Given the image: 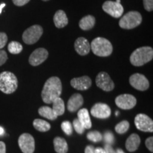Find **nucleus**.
I'll return each mask as SVG.
<instances>
[{
    "mask_svg": "<svg viewBox=\"0 0 153 153\" xmlns=\"http://www.w3.org/2000/svg\"><path fill=\"white\" fill-rule=\"evenodd\" d=\"M13 3L18 7H22L30 1V0H12Z\"/></svg>",
    "mask_w": 153,
    "mask_h": 153,
    "instance_id": "c9c22d12",
    "label": "nucleus"
},
{
    "mask_svg": "<svg viewBox=\"0 0 153 153\" xmlns=\"http://www.w3.org/2000/svg\"><path fill=\"white\" fill-rule=\"evenodd\" d=\"M38 114L40 116L51 120H55L57 118V116L53 111V108L48 106H41L38 109Z\"/></svg>",
    "mask_w": 153,
    "mask_h": 153,
    "instance_id": "b1692460",
    "label": "nucleus"
},
{
    "mask_svg": "<svg viewBox=\"0 0 153 153\" xmlns=\"http://www.w3.org/2000/svg\"><path fill=\"white\" fill-rule=\"evenodd\" d=\"M85 153H95L94 152V148L93 146H91V145H88V146L86 147Z\"/></svg>",
    "mask_w": 153,
    "mask_h": 153,
    "instance_id": "4c0bfd02",
    "label": "nucleus"
},
{
    "mask_svg": "<svg viewBox=\"0 0 153 153\" xmlns=\"http://www.w3.org/2000/svg\"><path fill=\"white\" fill-rule=\"evenodd\" d=\"M153 58V49L149 46L139 48L134 51L130 57V61L133 66L140 67L150 62Z\"/></svg>",
    "mask_w": 153,
    "mask_h": 153,
    "instance_id": "f03ea898",
    "label": "nucleus"
},
{
    "mask_svg": "<svg viewBox=\"0 0 153 153\" xmlns=\"http://www.w3.org/2000/svg\"><path fill=\"white\" fill-rule=\"evenodd\" d=\"M135 125L139 131L150 133L153 132L152 120L144 114H139L135 116Z\"/></svg>",
    "mask_w": 153,
    "mask_h": 153,
    "instance_id": "6e6552de",
    "label": "nucleus"
},
{
    "mask_svg": "<svg viewBox=\"0 0 153 153\" xmlns=\"http://www.w3.org/2000/svg\"><path fill=\"white\" fill-rule=\"evenodd\" d=\"M23 46L20 43L16 41H11L8 45V51L11 54H19L22 51Z\"/></svg>",
    "mask_w": 153,
    "mask_h": 153,
    "instance_id": "a878e982",
    "label": "nucleus"
},
{
    "mask_svg": "<svg viewBox=\"0 0 153 153\" xmlns=\"http://www.w3.org/2000/svg\"><path fill=\"white\" fill-rule=\"evenodd\" d=\"M61 128H62L63 132L68 135H71L72 134V126L69 121H64L61 124Z\"/></svg>",
    "mask_w": 153,
    "mask_h": 153,
    "instance_id": "c85d7f7f",
    "label": "nucleus"
},
{
    "mask_svg": "<svg viewBox=\"0 0 153 153\" xmlns=\"http://www.w3.org/2000/svg\"><path fill=\"white\" fill-rule=\"evenodd\" d=\"M104 150L106 151V153H116V151H115L114 150V148L111 147V145H108V144L105 145Z\"/></svg>",
    "mask_w": 153,
    "mask_h": 153,
    "instance_id": "e433bc0d",
    "label": "nucleus"
},
{
    "mask_svg": "<svg viewBox=\"0 0 153 153\" xmlns=\"http://www.w3.org/2000/svg\"><path fill=\"white\" fill-rule=\"evenodd\" d=\"M0 153H6V145L2 141H0Z\"/></svg>",
    "mask_w": 153,
    "mask_h": 153,
    "instance_id": "58836bf2",
    "label": "nucleus"
},
{
    "mask_svg": "<svg viewBox=\"0 0 153 153\" xmlns=\"http://www.w3.org/2000/svg\"><path fill=\"white\" fill-rule=\"evenodd\" d=\"M116 153H125V152H123V150H120V149H118V150H116Z\"/></svg>",
    "mask_w": 153,
    "mask_h": 153,
    "instance_id": "37998d69",
    "label": "nucleus"
},
{
    "mask_svg": "<svg viewBox=\"0 0 153 153\" xmlns=\"http://www.w3.org/2000/svg\"><path fill=\"white\" fill-rule=\"evenodd\" d=\"M48 57V52L43 48H37L31 53L29 57V63L32 66H38L45 61Z\"/></svg>",
    "mask_w": 153,
    "mask_h": 153,
    "instance_id": "4468645a",
    "label": "nucleus"
},
{
    "mask_svg": "<svg viewBox=\"0 0 153 153\" xmlns=\"http://www.w3.org/2000/svg\"><path fill=\"white\" fill-rule=\"evenodd\" d=\"M78 120L85 129H90L91 128V121L89 112L87 108H82L78 111Z\"/></svg>",
    "mask_w": 153,
    "mask_h": 153,
    "instance_id": "aec40b11",
    "label": "nucleus"
},
{
    "mask_svg": "<svg viewBox=\"0 0 153 153\" xmlns=\"http://www.w3.org/2000/svg\"><path fill=\"white\" fill-rule=\"evenodd\" d=\"M96 84L98 87L105 91H111L114 89V83L108 73L101 72L96 77Z\"/></svg>",
    "mask_w": 153,
    "mask_h": 153,
    "instance_id": "9d476101",
    "label": "nucleus"
},
{
    "mask_svg": "<svg viewBox=\"0 0 153 153\" xmlns=\"http://www.w3.org/2000/svg\"><path fill=\"white\" fill-rule=\"evenodd\" d=\"M140 144V138L137 134L133 133L131 134L128 137L126 142V148L129 152H134L137 150Z\"/></svg>",
    "mask_w": 153,
    "mask_h": 153,
    "instance_id": "6ab92c4d",
    "label": "nucleus"
},
{
    "mask_svg": "<svg viewBox=\"0 0 153 153\" xmlns=\"http://www.w3.org/2000/svg\"><path fill=\"white\" fill-rule=\"evenodd\" d=\"M111 111L110 107L103 103H97L91 108V114L94 117L97 118H101V119L108 118L111 116Z\"/></svg>",
    "mask_w": 153,
    "mask_h": 153,
    "instance_id": "ddd939ff",
    "label": "nucleus"
},
{
    "mask_svg": "<svg viewBox=\"0 0 153 153\" xmlns=\"http://www.w3.org/2000/svg\"><path fill=\"white\" fill-rule=\"evenodd\" d=\"M18 87V79L14 74L10 72L0 73V90L3 93H14Z\"/></svg>",
    "mask_w": 153,
    "mask_h": 153,
    "instance_id": "20e7f679",
    "label": "nucleus"
},
{
    "mask_svg": "<svg viewBox=\"0 0 153 153\" xmlns=\"http://www.w3.org/2000/svg\"><path fill=\"white\" fill-rule=\"evenodd\" d=\"M129 126L130 124L127 120H123V121L120 122L119 123H118L116 126L115 131H116V133L119 134H123L128 131V130L129 128Z\"/></svg>",
    "mask_w": 153,
    "mask_h": 153,
    "instance_id": "bb28decb",
    "label": "nucleus"
},
{
    "mask_svg": "<svg viewBox=\"0 0 153 153\" xmlns=\"http://www.w3.org/2000/svg\"><path fill=\"white\" fill-rule=\"evenodd\" d=\"M87 137L88 140H89L92 141V142H94V143L99 142V141H101L103 138L102 135H101L99 131H91V132H89V133H88Z\"/></svg>",
    "mask_w": 153,
    "mask_h": 153,
    "instance_id": "cd10ccee",
    "label": "nucleus"
},
{
    "mask_svg": "<svg viewBox=\"0 0 153 153\" xmlns=\"http://www.w3.org/2000/svg\"><path fill=\"white\" fill-rule=\"evenodd\" d=\"M4 133V128L0 126V135H2Z\"/></svg>",
    "mask_w": 153,
    "mask_h": 153,
    "instance_id": "79ce46f5",
    "label": "nucleus"
},
{
    "mask_svg": "<svg viewBox=\"0 0 153 153\" xmlns=\"http://www.w3.org/2000/svg\"><path fill=\"white\" fill-rule=\"evenodd\" d=\"M73 126L74 130H75V131L77 133L82 134L85 132V128H84V126L82 125V123H80L79 120L78 119H74L73 120Z\"/></svg>",
    "mask_w": 153,
    "mask_h": 153,
    "instance_id": "c756f323",
    "label": "nucleus"
},
{
    "mask_svg": "<svg viewBox=\"0 0 153 153\" xmlns=\"http://www.w3.org/2000/svg\"><path fill=\"white\" fill-rule=\"evenodd\" d=\"M42 1H49V0H42Z\"/></svg>",
    "mask_w": 153,
    "mask_h": 153,
    "instance_id": "a18cd8bd",
    "label": "nucleus"
},
{
    "mask_svg": "<svg viewBox=\"0 0 153 153\" xmlns=\"http://www.w3.org/2000/svg\"><path fill=\"white\" fill-rule=\"evenodd\" d=\"M53 110L55 114L57 116H62V115L65 113V104L64 101L60 97L55 99L54 101H53Z\"/></svg>",
    "mask_w": 153,
    "mask_h": 153,
    "instance_id": "5701e85b",
    "label": "nucleus"
},
{
    "mask_svg": "<svg viewBox=\"0 0 153 153\" xmlns=\"http://www.w3.org/2000/svg\"><path fill=\"white\" fill-rule=\"evenodd\" d=\"M7 40H8V38H7V34L3 32H0V49L3 48L5 46L7 43Z\"/></svg>",
    "mask_w": 153,
    "mask_h": 153,
    "instance_id": "2f4dec72",
    "label": "nucleus"
},
{
    "mask_svg": "<svg viewBox=\"0 0 153 153\" xmlns=\"http://www.w3.org/2000/svg\"><path fill=\"white\" fill-rule=\"evenodd\" d=\"M129 82L131 85L139 91H145L149 88L150 83L148 79L142 74L135 73L130 76Z\"/></svg>",
    "mask_w": 153,
    "mask_h": 153,
    "instance_id": "f8f14e48",
    "label": "nucleus"
},
{
    "mask_svg": "<svg viewBox=\"0 0 153 153\" xmlns=\"http://www.w3.org/2000/svg\"><path fill=\"white\" fill-rule=\"evenodd\" d=\"M94 152L95 153H106V151L104 150V149H102L101 148H97L94 149Z\"/></svg>",
    "mask_w": 153,
    "mask_h": 153,
    "instance_id": "ea45409f",
    "label": "nucleus"
},
{
    "mask_svg": "<svg viewBox=\"0 0 153 153\" xmlns=\"http://www.w3.org/2000/svg\"><path fill=\"white\" fill-rule=\"evenodd\" d=\"M43 29L39 25H33L28 28L24 32L22 36V39L26 44L32 45L36 43L41 36L43 35Z\"/></svg>",
    "mask_w": 153,
    "mask_h": 153,
    "instance_id": "423d86ee",
    "label": "nucleus"
},
{
    "mask_svg": "<svg viewBox=\"0 0 153 153\" xmlns=\"http://www.w3.org/2000/svg\"><path fill=\"white\" fill-rule=\"evenodd\" d=\"M18 143L23 153H33L35 151V140L30 134L24 133L21 135Z\"/></svg>",
    "mask_w": 153,
    "mask_h": 153,
    "instance_id": "0eeeda50",
    "label": "nucleus"
},
{
    "mask_svg": "<svg viewBox=\"0 0 153 153\" xmlns=\"http://www.w3.org/2000/svg\"><path fill=\"white\" fill-rule=\"evenodd\" d=\"M143 5L145 10L152 11L153 9V0H143Z\"/></svg>",
    "mask_w": 153,
    "mask_h": 153,
    "instance_id": "473e14b6",
    "label": "nucleus"
},
{
    "mask_svg": "<svg viewBox=\"0 0 153 153\" xmlns=\"http://www.w3.org/2000/svg\"><path fill=\"white\" fill-rule=\"evenodd\" d=\"M145 145L150 152H153V137H150L145 140Z\"/></svg>",
    "mask_w": 153,
    "mask_h": 153,
    "instance_id": "f704fd0d",
    "label": "nucleus"
},
{
    "mask_svg": "<svg viewBox=\"0 0 153 153\" xmlns=\"http://www.w3.org/2000/svg\"><path fill=\"white\" fill-rule=\"evenodd\" d=\"M84 104V99L80 94H74L68 101V109L70 112H75Z\"/></svg>",
    "mask_w": 153,
    "mask_h": 153,
    "instance_id": "f3484780",
    "label": "nucleus"
},
{
    "mask_svg": "<svg viewBox=\"0 0 153 153\" xmlns=\"http://www.w3.org/2000/svg\"><path fill=\"white\" fill-rule=\"evenodd\" d=\"M93 53L99 57H108L111 55L113 46L111 42L102 37L96 38L90 44Z\"/></svg>",
    "mask_w": 153,
    "mask_h": 153,
    "instance_id": "7ed1b4c3",
    "label": "nucleus"
},
{
    "mask_svg": "<svg viewBox=\"0 0 153 153\" xmlns=\"http://www.w3.org/2000/svg\"><path fill=\"white\" fill-rule=\"evenodd\" d=\"M104 137L105 142H106L107 144L111 145L113 143H114L115 138L114 136V134H113L111 132L106 131V133H104Z\"/></svg>",
    "mask_w": 153,
    "mask_h": 153,
    "instance_id": "7c9ffc66",
    "label": "nucleus"
},
{
    "mask_svg": "<svg viewBox=\"0 0 153 153\" xmlns=\"http://www.w3.org/2000/svg\"><path fill=\"white\" fill-rule=\"evenodd\" d=\"M55 150L57 153H67L68 151V145L66 140L60 137H56L53 140Z\"/></svg>",
    "mask_w": 153,
    "mask_h": 153,
    "instance_id": "412c9836",
    "label": "nucleus"
},
{
    "mask_svg": "<svg viewBox=\"0 0 153 153\" xmlns=\"http://www.w3.org/2000/svg\"><path fill=\"white\" fill-rule=\"evenodd\" d=\"M74 49L78 54L82 56H85L90 52V44L85 38H78L74 42Z\"/></svg>",
    "mask_w": 153,
    "mask_h": 153,
    "instance_id": "dca6fc26",
    "label": "nucleus"
},
{
    "mask_svg": "<svg viewBox=\"0 0 153 153\" xmlns=\"http://www.w3.org/2000/svg\"><path fill=\"white\" fill-rule=\"evenodd\" d=\"M142 20V16L138 11H129L120 19L119 26L123 29H133L138 26Z\"/></svg>",
    "mask_w": 153,
    "mask_h": 153,
    "instance_id": "39448f33",
    "label": "nucleus"
},
{
    "mask_svg": "<svg viewBox=\"0 0 153 153\" xmlns=\"http://www.w3.org/2000/svg\"><path fill=\"white\" fill-rule=\"evenodd\" d=\"M91 79L88 76H82L80 77L74 78L70 82V85L74 89L80 91L87 90L91 86Z\"/></svg>",
    "mask_w": 153,
    "mask_h": 153,
    "instance_id": "2eb2a0df",
    "label": "nucleus"
},
{
    "mask_svg": "<svg viewBox=\"0 0 153 153\" xmlns=\"http://www.w3.org/2000/svg\"><path fill=\"white\" fill-rule=\"evenodd\" d=\"M102 9L105 12L114 18H119L123 13V6L117 1H105L102 5Z\"/></svg>",
    "mask_w": 153,
    "mask_h": 153,
    "instance_id": "9b49d317",
    "label": "nucleus"
},
{
    "mask_svg": "<svg viewBox=\"0 0 153 153\" xmlns=\"http://www.w3.org/2000/svg\"><path fill=\"white\" fill-rule=\"evenodd\" d=\"M116 106L124 110L133 108L137 104V100L134 96L131 94H121L118 96L115 99Z\"/></svg>",
    "mask_w": 153,
    "mask_h": 153,
    "instance_id": "1a4fd4ad",
    "label": "nucleus"
},
{
    "mask_svg": "<svg viewBox=\"0 0 153 153\" xmlns=\"http://www.w3.org/2000/svg\"><path fill=\"white\" fill-rule=\"evenodd\" d=\"M33 127L40 132H46L51 129V124L43 119L36 118L33 120Z\"/></svg>",
    "mask_w": 153,
    "mask_h": 153,
    "instance_id": "393cba45",
    "label": "nucleus"
},
{
    "mask_svg": "<svg viewBox=\"0 0 153 153\" xmlns=\"http://www.w3.org/2000/svg\"><path fill=\"white\" fill-rule=\"evenodd\" d=\"M62 82L57 76L50 77L45 82L41 92L42 99L45 104H51L62 93Z\"/></svg>",
    "mask_w": 153,
    "mask_h": 153,
    "instance_id": "f257e3e1",
    "label": "nucleus"
},
{
    "mask_svg": "<svg viewBox=\"0 0 153 153\" xmlns=\"http://www.w3.org/2000/svg\"><path fill=\"white\" fill-rule=\"evenodd\" d=\"M53 22L55 26L58 28H62L66 26L68 24V19L65 12L62 10L57 11L53 16Z\"/></svg>",
    "mask_w": 153,
    "mask_h": 153,
    "instance_id": "a211bd4d",
    "label": "nucleus"
},
{
    "mask_svg": "<svg viewBox=\"0 0 153 153\" xmlns=\"http://www.w3.org/2000/svg\"><path fill=\"white\" fill-rule=\"evenodd\" d=\"M7 59H8V56H7V53L4 51H0V66L7 62Z\"/></svg>",
    "mask_w": 153,
    "mask_h": 153,
    "instance_id": "72a5a7b5",
    "label": "nucleus"
},
{
    "mask_svg": "<svg viewBox=\"0 0 153 153\" xmlns=\"http://www.w3.org/2000/svg\"><path fill=\"white\" fill-rule=\"evenodd\" d=\"M118 114H119V112H118V111L116 112V115H118Z\"/></svg>",
    "mask_w": 153,
    "mask_h": 153,
    "instance_id": "c03bdc74",
    "label": "nucleus"
},
{
    "mask_svg": "<svg viewBox=\"0 0 153 153\" xmlns=\"http://www.w3.org/2000/svg\"><path fill=\"white\" fill-rule=\"evenodd\" d=\"M5 4L4 3H3V4H1V5H0V14H1V11H2V10H3V8L4 7H5Z\"/></svg>",
    "mask_w": 153,
    "mask_h": 153,
    "instance_id": "a19ab883",
    "label": "nucleus"
},
{
    "mask_svg": "<svg viewBox=\"0 0 153 153\" xmlns=\"http://www.w3.org/2000/svg\"><path fill=\"white\" fill-rule=\"evenodd\" d=\"M95 18L91 15H87L83 17L79 22V28L83 30H90L95 25Z\"/></svg>",
    "mask_w": 153,
    "mask_h": 153,
    "instance_id": "4be33fe9",
    "label": "nucleus"
}]
</instances>
